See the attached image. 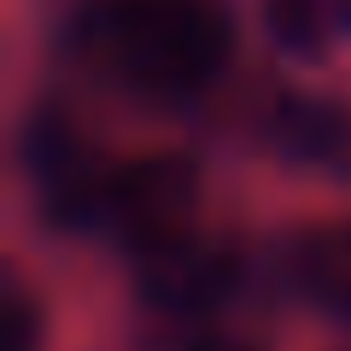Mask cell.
<instances>
[{
  "label": "cell",
  "mask_w": 351,
  "mask_h": 351,
  "mask_svg": "<svg viewBox=\"0 0 351 351\" xmlns=\"http://www.w3.org/2000/svg\"><path fill=\"white\" fill-rule=\"evenodd\" d=\"M76 41L117 82L158 100L199 94L228 64V18L217 0H94Z\"/></svg>",
  "instance_id": "1"
},
{
  "label": "cell",
  "mask_w": 351,
  "mask_h": 351,
  "mask_svg": "<svg viewBox=\"0 0 351 351\" xmlns=\"http://www.w3.org/2000/svg\"><path fill=\"white\" fill-rule=\"evenodd\" d=\"M193 205H199V170L188 158H176V152L123 164L117 176H106V193H100V217L141 258L158 246H176L188 234Z\"/></svg>",
  "instance_id": "2"
},
{
  "label": "cell",
  "mask_w": 351,
  "mask_h": 351,
  "mask_svg": "<svg viewBox=\"0 0 351 351\" xmlns=\"http://www.w3.org/2000/svg\"><path fill=\"white\" fill-rule=\"evenodd\" d=\"M240 263L228 246H211V240L182 234L176 246L147 252V299L170 304V311H199V304H217L228 287H234Z\"/></svg>",
  "instance_id": "3"
},
{
  "label": "cell",
  "mask_w": 351,
  "mask_h": 351,
  "mask_svg": "<svg viewBox=\"0 0 351 351\" xmlns=\"http://www.w3.org/2000/svg\"><path fill=\"white\" fill-rule=\"evenodd\" d=\"M29 170L41 182V205H53V217H88L100 211L106 182H94L88 152L59 117H36L29 129Z\"/></svg>",
  "instance_id": "4"
},
{
  "label": "cell",
  "mask_w": 351,
  "mask_h": 351,
  "mask_svg": "<svg viewBox=\"0 0 351 351\" xmlns=\"http://www.w3.org/2000/svg\"><path fill=\"white\" fill-rule=\"evenodd\" d=\"M276 147L311 170H351V106L322 94H287L276 106Z\"/></svg>",
  "instance_id": "5"
},
{
  "label": "cell",
  "mask_w": 351,
  "mask_h": 351,
  "mask_svg": "<svg viewBox=\"0 0 351 351\" xmlns=\"http://www.w3.org/2000/svg\"><path fill=\"white\" fill-rule=\"evenodd\" d=\"M263 24L281 53L328 59V47L351 29V0H263Z\"/></svg>",
  "instance_id": "6"
},
{
  "label": "cell",
  "mask_w": 351,
  "mask_h": 351,
  "mask_svg": "<svg viewBox=\"0 0 351 351\" xmlns=\"http://www.w3.org/2000/svg\"><path fill=\"white\" fill-rule=\"evenodd\" d=\"M299 281L311 287V299H322L328 311L351 316V223L311 228L299 246Z\"/></svg>",
  "instance_id": "7"
},
{
  "label": "cell",
  "mask_w": 351,
  "mask_h": 351,
  "mask_svg": "<svg viewBox=\"0 0 351 351\" xmlns=\"http://www.w3.org/2000/svg\"><path fill=\"white\" fill-rule=\"evenodd\" d=\"M36 346V311H29V293L18 287H6V351H29Z\"/></svg>",
  "instance_id": "8"
},
{
  "label": "cell",
  "mask_w": 351,
  "mask_h": 351,
  "mask_svg": "<svg viewBox=\"0 0 351 351\" xmlns=\"http://www.w3.org/2000/svg\"><path fill=\"white\" fill-rule=\"evenodd\" d=\"M193 351H258V346H246V339H234V334H211V339H199Z\"/></svg>",
  "instance_id": "9"
}]
</instances>
